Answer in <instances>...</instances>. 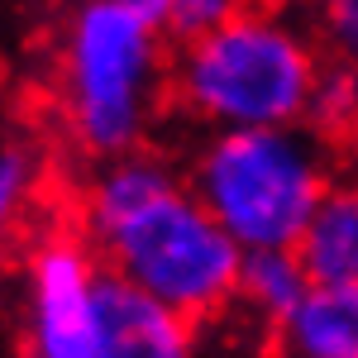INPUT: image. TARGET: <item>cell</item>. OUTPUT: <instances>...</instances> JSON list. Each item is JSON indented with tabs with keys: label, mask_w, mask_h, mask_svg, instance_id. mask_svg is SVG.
<instances>
[{
	"label": "cell",
	"mask_w": 358,
	"mask_h": 358,
	"mask_svg": "<svg viewBox=\"0 0 358 358\" xmlns=\"http://www.w3.org/2000/svg\"><path fill=\"white\" fill-rule=\"evenodd\" d=\"M277 349L292 358H358V287L310 282L301 306L277 325Z\"/></svg>",
	"instance_id": "cell-8"
},
{
	"label": "cell",
	"mask_w": 358,
	"mask_h": 358,
	"mask_svg": "<svg viewBox=\"0 0 358 358\" xmlns=\"http://www.w3.org/2000/svg\"><path fill=\"white\" fill-rule=\"evenodd\" d=\"M34 187H38V163H34V153L20 148V143H0V248L15 234V224L24 215Z\"/></svg>",
	"instance_id": "cell-11"
},
{
	"label": "cell",
	"mask_w": 358,
	"mask_h": 358,
	"mask_svg": "<svg viewBox=\"0 0 358 358\" xmlns=\"http://www.w3.org/2000/svg\"><path fill=\"white\" fill-rule=\"evenodd\" d=\"M301 124H310L320 138H344L358 124V67L354 62L334 57L330 67H320Z\"/></svg>",
	"instance_id": "cell-10"
},
{
	"label": "cell",
	"mask_w": 358,
	"mask_h": 358,
	"mask_svg": "<svg viewBox=\"0 0 358 358\" xmlns=\"http://www.w3.org/2000/svg\"><path fill=\"white\" fill-rule=\"evenodd\" d=\"M339 163H344V177H354V182H358V124L339 138Z\"/></svg>",
	"instance_id": "cell-15"
},
{
	"label": "cell",
	"mask_w": 358,
	"mask_h": 358,
	"mask_svg": "<svg viewBox=\"0 0 358 358\" xmlns=\"http://www.w3.org/2000/svg\"><path fill=\"white\" fill-rule=\"evenodd\" d=\"M192 320L148 296L129 277L106 268L101 287V354L106 358H182L192 349Z\"/></svg>",
	"instance_id": "cell-6"
},
{
	"label": "cell",
	"mask_w": 358,
	"mask_h": 358,
	"mask_svg": "<svg viewBox=\"0 0 358 358\" xmlns=\"http://www.w3.org/2000/svg\"><path fill=\"white\" fill-rule=\"evenodd\" d=\"M239 5H244V0H172V15H167L163 34L177 38V48H182V43H192L201 34L220 29Z\"/></svg>",
	"instance_id": "cell-12"
},
{
	"label": "cell",
	"mask_w": 358,
	"mask_h": 358,
	"mask_svg": "<svg viewBox=\"0 0 358 358\" xmlns=\"http://www.w3.org/2000/svg\"><path fill=\"white\" fill-rule=\"evenodd\" d=\"M310 282L325 287H358V182L334 177L315 201L301 239H296Z\"/></svg>",
	"instance_id": "cell-7"
},
{
	"label": "cell",
	"mask_w": 358,
	"mask_h": 358,
	"mask_svg": "<svg viewBox=\"0 0 358 358\" xmlns=\"http://www.w3.org/2000/svg\"><path fill=\"white\" fill-rule=\"evenodd\" d=\"M101 287L106 258L77 234L38 239L24 268V339L38 358L101 354Z\"/></svg>",
	"instance_id": "cell-5"
},
{
	"label": "cell",
	"mask_w": 358,
	"mask_h": 358,
	"mask_svg": "<svg viewBox=\"0 0 358 358\" xmlns=\"http://www.w3.org/2000/svg\"><path fill=\"white\" fill-rule=\"evenodd\" d=\"M306 292H310V273L296 248H248L239 287H234V306L253 325L277 334V325L301 306Z\"/></svg>",
	"instance_id": "cell-9"
},
{
	"label": "cell",
	"mask_w": 358,
	"mask_h": 358,
	"mask_svg": "<svg viewBox=\"0 0 358 358\" xmlns=\"http://www.w3.org/2000/svg\"><path fill=\"white\" fill-rule=\"evenodd\" d=\"M163 29L120 0H86L57 48V106L91 158L138 148L163 96Z\"/></svg>",
	"instance_id": "cell-4"
},
{
	"label": "cell",
	"mask_w": 358,
	"mask_h": 358,
	"mask_svg": "<svg viewBox=\"0 0 358 358\" xmlns=\"http://www.w3.org/2000/svg\"><path fill=\"white\" fill-rule=\"evenodd\" d=\"M334 182L325 138L310 124L210 129L187 187L248 248H296L315 201Z\"/></svg>",
	"instance_id": "cell-3"
},
{
	"label": "cell",
	"mask_w": 358,
	"mask_h": 358,
	"mask_svg": "<svg viewBox=\"0 0 358 358\" xmlns=\"http://www.w3.org/2000/svg\"><path fill=\"white\" fill-rule=\"evenodd\" d=\"M120 5H129L134 15H143L148 24H167V15H172V0H120Z\"/></svg>",
	"instance_id": "cell-14"
},
{
	"label": "cell",
	"mask_w": 358,
	"mask_h": 358,
	"mask_svg": "<svg viewBox=\"0 0 358 358\" xmlns=\"http://www.w3.org/2000/svg\"><path fill=\"white\" fill-rule=\"evenodd\" d=\"M82 224L106 268L129 277L192 325L234 306L244 244L158 153L124 148L101 158L82 196Z\"/></svg>",
	"instance_id": "cell-1"
},
{
	"label": "cell",
	"mask_w": 358,
	"mask_h": 358,
	"mask_svg": "<svg viewBox=\"0 0 358 358\" xmlns=\"http://www.w3.org/2000/svg\"><path fill=\"white\" fill-rule=\"evenodd\" d=\"M320 38L330 57L358 67V0H325L320 5Z\"/></svg>",
	"instance_id": "cell-13"
},
{
	"label": "cell",
	"mask_w": 358,
	"mask_h": 358,
	"mask_svg": "<svg viewBox=\"0 0 358 358\" xmlns=\"http://www.w3.org/2000/svg\"><path fill=\"white\" fill-rule=\"evenodd\" d=\"M320 67L315 38L292 15L239 5L220 29L182 43L172 62V101L206 129L301 124Z\"/></svg>",
	"instance_id": "cell-2"
},
{
	"label": "cell",
	"mask_w": 358,
	"mask_h": 358,
	"mask_svg": "<svg viewBox=\"0 0 358 358\" xmlns=\"http://www.w3.org/2000/svg\"><path fill=\"white\" fill-rule=\"evenodd\" d=\"M296 5H315V10H320V5H325V0H296Z\"/></svg>",
	"instance_id": "cell-16"
}]
</instances>
